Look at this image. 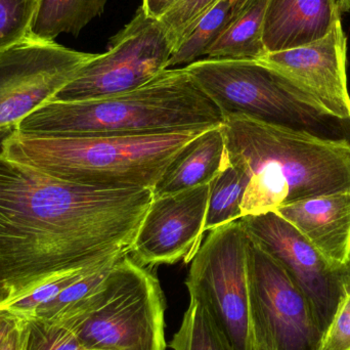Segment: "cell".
Instances as JSON below:
<instances>
[{
    "mask_svg": "<svg viewBox=\"0 0 350 350\" xmlns=\"http://www.w3.org/2000/svg\"><path fill=\"white\" fill-rule=\"evenodd\" d=\"M153 198L149 187L75 185L0 157L3 301L129 254Z\"/></svg>",
    "mask_w": 350,
    "mask_h": 350,
    "instance_id": "6da1fadb",
    "label": "cell"
},
{
    "mask_svg": "<svg viewBox=\"0 0 350 350\" xmlns=\"http://www.w3.org/2000/svg\"><path fill=\"white\" fill-rule=\"evenodd\" d=\"M230 163L246 172L242 217L306 198L350 191V142L267 124L246 117L221 125Z\"/></svg>",
    "mask_w": 350,
    "mask_h": 350,
    "instance_id": "7a4b0ae2",
    "label": "cell"
},
{
    "mask_svg": "<svg viewBox=\"0 0 350 350\" xmlns=\"http://www.w3.org/2000/svg\"><path fill=\"white\" fill-rule=\"evenodd\" d=\"M224 117L185 67L172 68L145 85L110 98L51 100L14 129L59 137H137L221 126Z\"/></svg>",
    "mask_w": 350,
    "mask_h": 350,
    "instance_id": "3957f363",
    "label": "cell"
},
{
    "mask_svg": "<svg viewBox=\"0 0 350 350\" xmlns=\"http://www.w3.org/2000/svg\"><path fill=\"white\" fill-rule=\"evenodd\" d=\"M207 129L137 137L0 135V157L75 185L107 189H154L172 160Z\"/></svg>",
    "mask_w": 350,
    "mask_h": 350,
    "instance_id": "277c9868",
    "label": "cell"
},
{
    "mask_svg": "<svg viewBox=\"0 0 350 350\" xmlns=\"http://www.w3.org/2000/svg\"><path fill=\"white\" fill-rule=\"evenodd\" d=\"M185 68L224 118L246 117L321 139L350 142V120L325 112L262 62L203 59Z\"/></svg>",
    "mask_w": 350,
    "mask_h": 350,
    "instance_id": "5b68a950",
    "label": "cell"
},
{
    "mask_svg": "<svg viewBox=\"0 0 350 350\" xmlns=\"http://www.w3.org/2000/svg\"><path fill=\"white\" fill-rule=\"evenodd\" d=\"M152 269L126 254L109 275L106 298L70 330L85 350H166V304Z\"/></svg>",
    "mask_w": 350,
    "mask_h": 350,
    "instance_id": "8992f818",
    "label": "cell"
},
{
    "mask_svg": "<svg viewBox=\"0 0 350 350\" xmlns=\"http://www.w3.org/2000/svg\"><path fill=\"white\" fill-rule=\"evenodd\" d=\"M191 261L185 286L234 350L253 349L248 237L240 219L210 230Z\"/></svg>",
    "mask_w": 350,
    "mask_h": 350,
    "instance_id": "52a82bcc",
    "label": "cell"
},
{
    "mask_svg": "<svg viewBox=\"0 0 350 350\" xmlns=\"http://www.w3.org/2000/svg\"><path fill=\"white\" fill-rule=\"evenodd\" d=\"M172 53L174 43L161 21L139 6L111 38L109 51L84 64L51 100H100L137 90L168 69Z\"/></svg>",
    "mask_w": 350,
    "mask_h": 350,
    "instance_id": "ba28073f",
    "label": "cell"
},
{
    "mask_svg": "<svg viewBox=\"0 0 350 350\" xmlns=\"http://www.w3.org/2000/svg\"><path fill=\"white\" fill-rule=\"evenodd\" d=\"M248 237L250 322L254 350H320L322 331L283 267Z\"/></svg>",
    "mask_w": 350,
    "mask_h": 350,
    "instance_id": "9c48e42d",
    "label": "cell"
},
{
    "mask_svg": "<svg viewBox=\"0 0 350 350\" xmlns=\"http://www.w3.org/2000/svg\"><path fill=\"white\" fill-rule=\"evenodd\" d=\"M246 234L280 263L310 304L325 334L350 293V265L331 267L314 247L275 211L241 218Z\"/></svg>",
    "mask_w": 350,
    "mask_h": 350,
    "instance_id": "30bf717a",
    "label": "cell"
},
{
    "mask_svg": "<svg viewBox=\"0 0 350 350\" xmlns=\"http://www.w3.org/2000/svg\"><path fill=\"white\" fill-rule=\"evenodd\" d=\"M94 55L31 37L0 53V133L53 100Z\"/></svg>",
    "mask_w": 350,
    "mask_h": 350,
    "instance_id": "8fae6325",
    "label": "cell"
},
{
    "mask_svg": "<svg viewBox=\"0 0 350 350\" xmlns=\"http://www.w3.org/2000/svg\"><path fill=\"white\" fill-rule=\"evenodd\" d=\"M210 185L153 198L129 248L142 267L191 262L202 244Z\"/></svg>",
    "mask_w": 350,
    "mask_h": 350,
    "instance_id": "7c38bea8",
    "label": "cell"
},
{
    "mask_svg": "<svg viewBox=\"0 0 350 350\" xmlns=\"http://www.w3.org/2000/svg\"><path fill=\"white\" fill-rule=\"evenodd\" d=\"M347 39L341 21L320 40L267 53L258 61L279 71L331 116L350 120Z\"/></svg>",
    "mask_w": 350,
    "mask_h": 350,
    "instance_id": "4fadbf2b",
    "label": "cell"
},
{
    "mask_svg": "<svg viewBox=\"0 0 350 350\" xmlns=\"http://www.w3.org/2000/svg\"><path fill=\"white\" fill-rule=\"evenodd\" d=\"M275 212L291 224L331 267H349L350 191L306 198Z\"/></svg>",
    "mask_w": 350,
    "mask_h": 350,
    "instance_id": "5bb4252c",
    "label": "cell"
},
{
    "mask_svg": "<svg viewBox=\"0 0 350 350\" xmlns=\"http://www.w3.org/2000/svg\"><path fill=\"white\" fill-rule=\"evenodd\" d=\"M337 0H269L263 24L267 53L320 40L341 21Z\"/></svg>",
    "mask_w": 350,
    "mask_h": 350,
    "instance_id": "9a60e30c",
    "label": "cell"
},
{
    "mask_svg": "<svg viewBox=\"0 0 350 350\" xmlns=\"http://www.w3.org/2000/svg\"><path fill=\"white\" fill-rule=\"evenodd\" d=\"M228 162L221 126L207 129L177 154L154 187V198L210 185Z\"/></svg>",
    "mask_w": 350,
    "mask_h": 350,
    "instance_id": "2e32d148",
    "label": "cell"
},
{
    "mask_svg": "<svg viewBox=\"0 0 350 350\" xmlns=\"http://www.w3.org/2000/svg\"><path fill=\"white\" fill-rule=\"evenodd\" d=\"M269 0H238L234 14L206 59L258 61L267 55L263 24Z\"/></svg>",
    "mask_w": 350,
    "mask_h": 350,
    "instance_id": "e0dca14e",
    "label": "cell"
},
{
    "mask_svg": "<svg viewBox=\"0 0 350 350\" xmlns=\"http://www.w3.org/2000/svg\"><path fill=\"white\" fill-rule=\"evenodd\" d=\"M120 258L109 261L66 288L55 299L39 308L33 318L71 329L82 319L98 310L104 301L108 292L111 269Z\"/></svg>",
    "mask_w": 350,
    "mask_h": 350,
    "instance_id": "ac0fdd59",
    "label": "cell"
},
{
    "mask_svg": "<svg viewBox=\"0 0 350 350\" xmlns=\"http://www.w3.org/2000/svg\"><path fill=\"white\" fill-rule=\"evenodd\" d=\"M108 0H37L29 37L55 41L67 33L77 37L94 18L102 16Z\"/></svg>",
    "mask_w": 350,
    "mask_h": 350,
    "instance_id": "d6986e66",
    "label": "cell"
},
{
    "mask_svg": "<svg viewBox=\"0 0 350 350\" xmlns=\"http://www.w3.org/2000/svg\"><path fill=\"white\" fill-rule=\"evenodd\" d=\"M238 0H219L208 10L189 33L175 45L168 69L191 65L206 57L213 43L219 38L234 14ZM185 66V67H187Z\"/></svg>",
    "mask_w": 350,
    "mask_h": 350,
    "instance_id": "ffe728a7",
    "label": "cell"
},
{
    "mask_svg": "<svg viewBox=\"0 0 350 350\" xmlns=\"http://www.w3.org/2000/svg\"><path fill=\"white\" fill-rule=\"evenodd\" d=\"M247 185L246 172L228 161L226 168L210 183L204 232H210L242 218V202Z\"/></svg>",
    "mask_w": 350,
    "mask_h": 350,
    "instance_id": "44dd1931",
    "label": "cell"
},
{
    "mask_svg": "<svg viewBox=\"0 0 350 350\" xmlns=\"http://www.w3.org/2000/svg\"><path fill=\"white\" fill-rule=\"evenodd\" d=\"M170 347L172 350H234L208 312L193 300H189L180 328Z\"/></svg>",
    "mask_w": 350,
    "mask_h": 350,
    "instance_id": "7402d4cb",
    "label": "cell"
},
{
    "mask_svg": "<svg viewBox=\"0 0 350 350\" xmlns=\"http://www.w3.org/2000/svg\"><path fill=\"white\" fill-rule=\"evenodd\" d=\"M117 258H119V257H117ZM111 260H113V259H111ZM109 261L96 265V267H88V269H81V271L66 273V275H59L55 279L49 280V281L37 286L36 288L23 294V295L12 298V299L8 300V301L1 302L0 304V310H5V312H10V314H14L18 318L23 319V320L33 318L39 308L55 299L66 288L69 287L75 282L79 281L80 279L85 277L88 273L100 269V267L106 265Z\"/></svg>",
    "mask_w": 350,
    "mask_h": 350,
    "instance_id": "603a6c76",
    "label": "cell"
},
{
    "mask_svg": "<svg viewBox=\"0 0 350 350\" xmlns=\"http://www.w3.org/2000/svg\"><path fill=\"white\" fill-rule=\"evenodd\" d=\"M37 0H0V53L29 37Z\"/></svg>",
    "mask_w": 350,
    "mask_h": 350,
    "instance_id": "cb8c5ba5",
    "label": "cell"
},
{
    "mask_svg": "<svg viewBox=\"0 0 350 350\" xmlns=\"http://www.w3.org/2000/svg\"><path fill=\"white\" fill-rule=\"evenodd\" d=\"M24 350H85L70 329L38 319L26 320Z\"/></svg>",
    "mask_w": 350,
    "mask_h": 350,
    "instance_id": "d4e9b609",
    "label": "cell"
},
{
    "mask_svg": "<svg viewBox=\"0 0 350 350\" xmlns=\"http://www.w3.org/2000/svg\"><path fill=\"white\" fill-rule=\"evenodd\" d=\"M219 0H179L160 21L175 45Z\"/></svg>",
    "mask_w": 350,
    "mask_h": 350,
    "instance_id": "484cf974",
    "label": "cell"
},
{
    "mask_svg": "<svg viewBox=\"0 0 350 350\" xmlns=\"http://www.w3.org/2000/svg\"><path fill=\"white\" fill-rule=\"evenodd\" d=\"M320 350H350V293L325 332Z\"/></svg>",
    "mask_w": 350,
    "mask_h": 350,
    "instance_id": "4316f807",
    "label": "cell"
},
{
    "mask_svg": "<svg viewBox=\"0 0 350 350\" xmlns=\"http://www.w3.org/2000/svg\"><path fill=\"white\" fill-rule=\"evenodd\" d=\"M26 320H21L18 326L12 330L0 350H24L26 341Z\"/></svg>",
    "mask_w": 350,
    "mask_h": 350,
    "instance_id": "83f0119b",
    "label": "cell"
},
{
    "mask_svg": "<svg viewBox=\"0 0 350 350\" xmlns=\"http://www.w3.org/2000/svg\"><path fill=\"white\" fill-rule=\"evenodd\" d=\"M179 0H143V8L149 16L160 18L167 14Z\"/></svg>",
    "mask_w": 350,
    "mask_h": 350,
    "instance_id": "f1b7e54d",
    "label": "cell"
},
{
    "mask_svg": "<svg viewBox=\"0 0 350 350\" xmlns=\"http://www.w3.org/2000/svg\"><path fill=\"white\" fill-rule=\"evenodd\" d=\"M23 319L18 318L5 310H0V347L10 336L14 328Z\"/></svg>",
    "mask_w": 350,
    "mask_h": 350,
    "instance_id": "f546056e",
    "label": "cell"
},
{
    "mask_svg": "<svg viewBox=\"0 0 350 350\" xmlns=\"http://www.w3.org/2000/svg\"><path fill=\"white\" fill-rule=\"evenodd\" d=\"M341 12H347L350 10V0H337Z\"/></svg>",
    "mask_w": 350,
    "mask_h": 350,
    "instance_id": "4dcf8cb0",
    "label": "cell"
},
{
    "mask_svg": "<svg viewBox=\"0 0 350 350\" xmlns=\"http://www.w3.org/2000/svg\"><path fill=\"white\" fill-rule=\"evenodd\" d=\"M4 300V295L3 293H2V290L0 289V304H1L2 301Z\"/></svg>",
    "mask_w": 350,
    "mask_h": 350,
    "instance_id": "1f68e13d",
    "label": "cell"
},
{
    "mask_svg": "<svg viewBox=\"0 0 350 350\" xmlns=\"http://www.w3.org/2000/svg\"><path fill=\"white\" fill-rule=\"evenodd\" d=\"M92 350H100V349H92Z\"/></svg>",
    "mask_w": 350,
    "mask_h": 350,
    "instance_id": "d6a6232c",
    "label": "cell"
}]
</instances>
